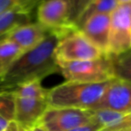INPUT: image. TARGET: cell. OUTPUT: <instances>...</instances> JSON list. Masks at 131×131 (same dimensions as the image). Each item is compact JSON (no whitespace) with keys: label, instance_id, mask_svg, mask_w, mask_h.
<instances>
[{"label":"cell","instance_id":"obj_25","mask_svg":"<svg viewBox=\"0 0 131 131\" xmlns=\"http://www.w3.org/2000/svg\"><path fill=\"white\" fill-rule=\"evenodd\" d=\"M115 131H131V127H128V128H122V129L115 130Z\"/></svg>","mask_w":131,"mask_h":131},{"label":"cell","instance_id":"obj_4","mask_svg":"<svg viewBox=\"0 0 131 131\" xmlns=\"http://www.w3.org/2000/svg\"><path fill=\"white\" fill-rule=\"evenodd\" d=\"M104 55L106 54L94 46L78 29L61 37L55 47L57 62L95 60Z\"/></svg>","mask_w":131,"mask_h":131},{"label":"cell","instance_id":"obj_18","mask_svg":"<svg viewBox=\"0 0 131 131\" xmlns=\"http://www.w3.org/2000/svg\"><path fill=\"white\" fill-rule=\"evenodd\" d=\"M42 0H0V14L10 11L19 10L31 14L33 9Z\"/></svg>","mask_w":131,"mask_h":131},{"label":"cell","instance_id":"obj_11","mask_svg":"<svg viewBox=\"0 0 131 131\" xmlns=\"http://www.w3.org/2000/svg\"><path fill=\"white\" fill-rule=\"evenodd\" d=\"M51 32L38 23H30L21 25L12 30L4 39L15 44L23 52H26L39 45Z\"/></svg>","mask_w":131,"mask_h":131},{"label":"cell","instance_id":"obj_14","mask_svg":"<svg viewBox=\"0 0 131 131\" xmlns=\"http://www.w3.org/2000/svg\"><path fill=\"white\" fill-rule=\"evenodd\" d=\"M41 80H32L23 83L15 88L10 90L14 97L42 99L48 101V90L42 86Z\"/></svg>","mask_w":131,"mask_h":131},{"label":"cell","instance_id":"obj_23","mask_svg":"<svg viewBox=\"0 0 131 131\" xmlns=\"http://www.w3.org/2000/svg\"><path fill=\"white\" fill-rule=\"evenodd\" d=\"M29 131H45L43 129V128H41L40 126H38V125H37V126H35L34 128H32L31 129H29Z\"/></svg>","mask_w":131,"mask_h":131},{"label":"cell","instance_id":"obj_9","mask_svg":"<svg viewBox=\"0 0 131 131\" xmlns=\"http://www.w3.org/2000/svg\"><path fill=\"white\" fill-rule=\"evenodd\" d=\"M48 107L47 100L14 97V121L29 130L38 124Z\"/></svg>","mask_w":131,"mask_h":131},{"label":"cell","instance_id":"obj_7","mask_svg":"<svg viewBox=\"0 0 131 131\" xmlns=\"http://www.w3.org/2000/svg\"><path fill=\"white\" fill-rule=\"evenodd\" d=\"M38 23L51 31L78 29L71 23L68 0H42L37 11Z\"/></svg>","mask_w":131,"mask_h":131},{"label":"cell","instance_id":"obj_12","mask_svg":"<svg viewBox=\"0 0 131 131\" xmlns=\"http://www.w3.org/2000/svg\"><path fill=\"white\" fill-rule=\"evenodd\" d=\"M92 112L94 119L103 127L102 131H115L131 127V111L113 112L93 110Z\"/></svg>","mask_w":131,"mask_h":131},{"label":"cell","instance_id":"obj_16","mask_svg":"<svg viewBox=\"0 0 131 131\" xmlns=\"http://www.w3.org/2000/svg\"><path fill=\"white\" fill-rule=\"evenodd\" d=\"M118 5H119L118 0H94L86 9V12L84 13L82 17L80 18L79 23L77 24V28H79L89 17L95 15V14H111L114 11V9L118 6Z\"/></svg>","mask_w":131,"mask_h":131},{"label":"cell","instance_id":"obj_1","mask_svg":"<svg viewBox=\"0 0 131 131\" xmlns=\"http://www.w3.org/2000/svg\"><path fill=\"white\" fill-rule=\"evenodd\" d=\"M67 31H51L37 47L26 51L0 78V89L12 90L32 80H41L59 72L55 47Z\"/></svg>","mask_w":131,"mask_h":131},{"label":"cell","instance_id":"obj_17","mask_svg":"<svg viewBox=\"0 0 131 131\" xmlns=\"http://www.w3.org/2000/svg\"><path fill=\"white\" fill-rule=\"evenodd\" d=\"M112 58L115 78L131 82V49Z\"/></svg>","mask_w":131,"mask_h":131},{"label":"cell","instance_id":"obj_15","mask_svg":"<svg viewBox=\"0 0 131 131\" xmlns=\"http://www.w3.org/2000/svg\"><path fill=\"white\" fill-rule=\"evenodd\" d=\"M24 53L15 44L7 39L0 40V78Z\"/></svg>","mask_w":131,"mask_h":131},{"label":"cell","instance_id":"obj_10","mask_svg":"<svg viewBox=\"0 0 131 131\" xmlns=\"http://www.w3.org/2000/svg\"><path fill=\"white\" fill-rule=\"evenodd\" d=\"M78 29L104 54L108 55L110 14H95L84 21Z\"/></svg>","mask_w":131,"mask_h":131},{"label":"cell","instance_id":"obj_3","mask_svg":"<svg viewBox=\"0 0 131 131\" xmlns=\"http://www.w3.org/2000/svg\"><path fill=\"white\" fill-rule=\"evenodd\" d=\"M59 73L65 81L104 83L116 79L112 56L104 55L95 60L57 62Z\"/></svg>","mask_w":131,"mask_h":131},{"label":"cell","instance_id":"obj_19","mask_svg":"<svg viewBox=\"0 0 131 131\" xmlns=\"http://www.w3.org/2000/svg\"><path fill=\"white\" fill-rule=\"evenodd\" d=\"M70 4L71 23L77 27L80 18L94 0H68Z\"/></svg>","mask_w":131,"mask_h":131},{"label":"cell","instance_id":"obj_20","mask_svg":"<svg viewBox=\"0 0 131 131\" xmlns=\"http://www.w3.org/2000/svg\"><path fill=\"white\" fill-rule=\"evenodd\" d=\"M103 127L94 119L93 121L86 123V124L81 125L79 127H77L75 128L69 130V131H102Z\"/></svg>","mask_w":131,"mask_h":131},{"label":"cell","instance_id":"obj_5","mask_svg":"<svg viewBox=\"0 0 131 131\" xmlns=\"http://www.w3.org/2000/svg\"><path fill=\"white\" fill-rule=\"evenodd\" d=\"M131 49V2L119 4L110 14L109 56H117Z\"/></svg>","mask_w":131,"mask_h":131},{"label":"cell","instance_id":"obj_24","mask_svg":"<svg viewBox=\"0 0 131 131\" xmlns=\"http://www.w3.org/2000/svg\"><path fill=\"white\" fill-rule=\"evenodd\" d=\"M131 0H118V3L119 4H125V3H129Z\"/></svg>","mask_w":131,"mask_h":131},{"label":"cell","instance_id":"obj_21","mask_svg":"<svg viewBox=\"0 0 131 131\" xmlns=\"http://www.w3.org/2000/svg\"><path fill=\"white\" fill-rule=\"evenodd\" d=\"M3 131H29V130L25 129V128H23L21 125H19L17 122L13 121L7 125L6 128H5Z\"/></svg>","mask_w":131,"mask_h":131},{"label":"cell","instance_id":"obj_8","mask_svg":"<svg viewBox=\"0 0 131 131\" xmlns=\"http://www.w3.org/2000/svg\"><path fill=\"white\" fill-rule=\"evenodd\" d=\"M94 110L113 112L131 111V82L119 79H112L100 103Z\"/></svg>","mask_w":131,"mask_h":131},{"label":"cell","instance_id":"obj_6","mask_svg":"<svg viewBox=\"0 0 131 131\" xmlns=\"http://www.w3.org/2000/svg\"><path fill=\"white\" fill-rule=\"evenodd\" d=\"M93 121L91 110L49 106L38 125L45 131H69Z\"/></svg>","mask_w":131,"mask_h":131},{"label":"cell","instance_id":"obj_13","mask_svg":"<svg viewBox=\"0 0 131 131\" xmlns=\"http://www.w3.org/2000/svg\"><path fill=\"white\" fill-rule=\"evenodd\" d=\"M31 14L14 10L0 14V40L17 27L31 23Z\"/></svg>","mask_w":131,"mask_h":131},{"label":"cell","instance_id":"obj_22","mask_svg":"<svg viewBox=\"0 0 131 131\" xmlns=\"http://www.w3.org/2000/svg\"><path fill=\"white\" fill-rule=\"evenodd\" d=\"M11 121H8L5 117H3V116L0 114V131H3L5 129V128H6V126Z\"/></svg>","mask_w":131,"mask_h":131},{"label":"cell","instance_id":"obj_2","mask_svg":"<svg viewBox=\"0 0 131 131\" xmlns=\"http://www.w3.org/2000/svg\"><path fill=\"white\" fill-rule=\"evenodd\" d=\"M111 81L104 83L64 81L49 88L48 104L51 107L94 110L100 103Z\"/></svg>","mask_w":131,"mask_h":131}]
</instances>
